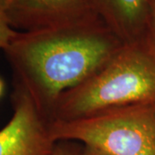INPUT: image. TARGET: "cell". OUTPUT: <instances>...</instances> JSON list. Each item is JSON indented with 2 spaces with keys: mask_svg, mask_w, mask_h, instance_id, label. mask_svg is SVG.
Returning a JSON list of instances; mask_svg holds the SVG:
<instances>
[{
  "mask_svg": "<svg viewBox=\"0 0 155 155\" xmlns=\"http://www.w3.org/2000/svg\"><path fill=\"white\" fill-rule=\"evenodd\" d=\"M123 43L102 21L18 32L4 50L13 83L29 95L49 122L64 92L91 77Z\"/></svg>",
  "mask_w": 155,
  "mask_h": 155,
  "instance_id": "1",
  "label": "cell"
},
{
  "mask_svg": "<svg viewBox=\"0 0 155 155\" xmlns=\"http://www.w3.org/2000/svg\"><path fill=\"white\" fill-rule=\"evenodd\" d=\"M150 103H155V49L145 37L122 45L91 77L61 95L50 122Z\"/></svg>",
  "mask_w": 155,
  "mask_h": 155,
  "instance_id": "2",
  "label": "cell"
},
{
  "mask_svg": "<svg viewBox=\"0 0 155 155\" xmlns=\"http://www.w3.org/2000/svg\"><path fill=\"white\" fill-rule=\"evenodd\" d=\"M56 142L71 140L110 155H155V103L138 104L69 122H52Z\"/></svg>",
  "mask_w": 155,
  "mask_h": 155,
  "instance_id": "3",
  "label": "cell"
},
{
  "mask_svg": "<svg viewBox=\"0 0 155 155\" xmlns=\"http://www.w3.org/2000/svg\"><path fill=\"white\" fill-rule=\"evenodd\" d=\"M0 5L10 25L18 32L102 21L91 0H0Z\"/></svg>",
  "mask_w": 155,
  "mask_h": 155,
  "instance_id": "4",
  "label": "cell"
},
{
  "mask_svg": "<svg viewBox=\"0 0 155 155\" xmlns=\"http://www.w3.org/2000/svg\"><path fill=\"white\" fill-rule=\"evenodd\" d=\"M11 102L12 116L0 129V155H52L57 142L49 122L17 84L13 83Z\"/></svg>",
  "mask_w": 155,
  "mask_h": 155,
  "instance_id": "5",
  "label": "cell"
},
{
  "mask_svg": "<svg viewBox=\"0 0 155 155\" xmlns=\"http://www.w3.org/2000/svg\"><path fill=\"white\" fill-rule=\"evenodd\" d=\"M102 22L123 44L146 37L153 0H91Z\"/></svg>",
  "mask_w": 155,
  "mask_h": 155,
  "instance_id": "6",
  "label": "cell"
},
{
  "mask_svg": "<svg viewBox=\"0 0 155 155\" xmlns=\"http://www.w3.org/2000/svg\"><path fill=\"white\" fill-rule=\"evenodd\" d=\"M17 34L18 31L15 30L10 25L0 5V49L3 51L5 50Z\"/></svg>",
  "mask_w": 155,
  "mask_h": 155,
  "instance_id": "7",
  "label": "cell"
},
{
  "mask_svg": "<svg viewBox=\"0 0 155 155\" xmlns=\"http://www.w3.org/2000/svg\"><path fill=\"white\" fill-rule=\"evenodd\" d=\"M84 145L81 146L71 140H61L56 143L52 155H81Z\"/></svg>",
  "mask_w": 155,
  "mask_h": 155,
  "instance_id": "8",
  "label": "cell"
},
{
  "mask_svg": "<svg viewBox=\"0 0 155 155\" xmlns=\"http://www.w3.org/2000/svg\"><path fill=\"white\" fill-rule=\"evenodd\" d=\"M146 39L155 49V0H153L152 4V10L146 34Z\"/></svg>",
  "mask_w": 155,
  "mask_h": 155,
  "instance_id": "9",
  "label": "cell"
},
{
  "mask_svg": "<svg viewBox=\"0 0 155 155\" xmlns=\"http://www.w3.org/2000/svg\"><path fill=\"white\" fill-rule=\"evenodd\" d=\"M81 155H110L107 153L106 152H104L102 150L93 147H90V146H84V145L83 151H82V154Z\"/></svg>",
  "mask_w": 155,
  "mask_h": 155,
  "instance_id": "10",
  "label": "cell"
},
{
  "mask_svg": "<svg viewBox=\"0 0 155 155\" xmlns=\"http://www.w3.org/2000/svg\"><path fill=\"white\" fill-rule=\"evenodd\" d=\"M4 91H5V84H4L3 80H2L1 78H0V97L3 95Z\"/></svg>",
  "mask_w": 155,
  "mask_h": 155,
  "instance_id": "11",
  "label": "cell"
}]
</instances>
